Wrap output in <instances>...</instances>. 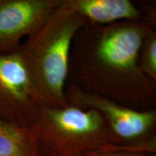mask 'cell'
I'll return each mask as SVG.
<instances>
[{
    "instance_id": "obj_4",
    "label": "cell",
    "mask_w": 156,
    "mask_h": 156,
    "mask_svg": "<svg viewBox=\"0 0 156 156\" xmlns=\"http://www.w3.org/2000/svg\"><path fill=\"white\" fill-rule=\"evenodd\" d=\"M68 103L97 112L106 122L118 153L140 151L156 154V110L138 111L67 83Z\"/></svg>"
},
{
    "instance_id": "obj_8",
    "label": "cell",
    "mask_w": 156,
    "mask_h": 156,
    "mask_svg": "<svg viewBox=\"0 0 156 156\" xmlns=\"http://www.w3.org/2000/svg\"><path fill=\"white\" fill-rule=\"evenodd\" d=\"M0 156H40L33 128L0 118Z\"/></svg>"
},
{
    "instance_id": "obj_2",
    "label": "cell",
    "mask_w": 156,
    "mask_h": 156,
    "mask_svg": "<svg viewBox=\"0 0 156 156\" xmlns=\"http://www.w3.org/2000/svg\"><path fill=\"white\" fill-rule=\"evenodd\" d=\"M87 23L60 1L41 26L20 45V52L44 105L55 108L69 106L65 89L72 43Z\"/></svg>"
},
{
    "instance_id": "obj_3",
    "label": "cell",
    "mask_w": 156,
    "mask_h": 156,
    "mask_svg": "<svg viewBox=\"0 0 156 156\" xmlns=\"http://www.w3.org/2000/svg\"><path fill=\"white\" fill-rule=\"evenodd\" d=\"M32 128L40 156H71L85 151L118 153L103 117L92 109L43 104Z\"/></svg>"
},
{
    "instance_id": "obj_5",
    "label": "cell",
    "mask_w": 156,
    "mask_h": 156,
    "mask_svg": "<svg viewBox=\"0 0 156 156\" xmlns=\"http://www.w3.org/2000/svg\"><path fill=\"white\" fill-rule=\"evenodd\" d=\"M42 105L19 48L0 53V118L32 128Z\"/></svg>"
},
{
    "instance_id": "obj_9",
    "label": "cell",
    "mask_w": 156,
    "mask_h": 156,
    "mask_svg": "<svg viewBox=\"0 0 156 156\" xmlns=\"http://www.w3.org/2000/svg\"><path fill=\"white\" fill-rule=\"evenodd\" d=\"M138 63L142 73L156 81V29L152 28L142 41Z\"/></svg>"
},
{
    "instance_id": "obj_6",
    "label": "cell",
    "mask_w": 156,
    "mask_h": 156,
    "mask_svg": "<svg viewBox=\"0 0 156 156\" xmlns=\"http://www.w3.org/2000/svg\"><path fill=\"white\" fill-rule=\"evenodd\" d=\"M61 0H0V53L18 48L41 26Z\"/></svg>"
},
{
    "instance_id": "obj_1",
    "label": "cell",
    "mask_w": 156,
    "mask_h": 156,
    "mask_svg": "<svg viewBox=\"0 0 156 156\" xmlns=\"http://www.w3.org/2000/svg\"><path fill=\"white\" fill-rule=\"evenodd\" d=\"M156 23L145 19L98 25L87 23L72 43L67 83L138 111L156 110V81L138 59L144 37Z\"/></svg>"
},
{
    "instance_id": "obj_10",
    "label": "cell",
    "mask_w": 156,
    "mask_h": 156,
    "mask_svg": "<svg viewBox=\"0 0 156 156\" xmlns=\"http://www.w3.org/2000/svg\"><path fill=\"white\" fill-rule=\"evenodd\" d=\"M71 156H119V153H108L97 151H85L80 152Z\"/></svg>"
},
{
    "instance_id": "obj_7",
    "label": "cell",
    "mask_w": 156,
    "mask_h": 156,
    "mask_svg": "<svg viewBox=\"0 0 156 156\" xmlns=\"http://www.w3.org/2000/svg\"><path fill=\"white\" fill-rule=\"evenodd\" d=\"M61 4L93 25H105L144 19L138 3L129 0H61Z\"/></svg>"
},
{
    "instance_id": "obj_11",
    "label": "cell",
    "mask_w": 156,
    "mask_h": 156,
    "mask_svg": "<svg viewBox=\"0 0 156 156\" xmlns=\"http://www.w3.org/2000/svg\"><path fill=\"white\" fill-rule=\"evenodd\" d=\"M119 156H156L155 153L140 151H124L120 152Z\"/></svg>"
}]
</instances>
